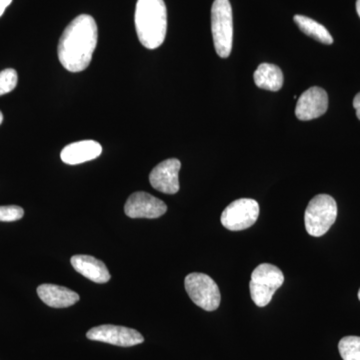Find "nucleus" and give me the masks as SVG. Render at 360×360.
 <instances>
[{"label":"nucleus","mask_w":360,"mask_h":360,"mask_svg":"<svg viewBox=\"0 0 360 360\" xmlns=\"http://www.w3.org/2000/svg\"><path fill=\"white\" fill-rule=\"evenodd\" d=\"M97 37V25L92 16L82 14L71 21L58 42L61 65L71 72L86 70L96 49Z\"/></svg>","instance_id":"nucleus-1"},{"label":"nucleus","mask_w":360,"mask_h":360,"mask_svg":"<svg viewBox=\"0 0 360 360\" xmlns=\"http://www.w3.org/2000/svg\"><path fill=\"white\" fill-rule=\"evenodd\" d=\"M135 30L139 41L155 49L165 41L167 30V11L163 0H139L135 8Z\"/></svg>","instance_id":"nucleus-2"},{"label":"nucleus","mask_w":360,"mask_h":360,"mask_svg":"<svg viewBox=\"0 0 360 360\" xmlns=\"http://www.w3.org/2000/svg\"><path fill=\"white\" fill-rule=\"evenodd\" d=\"M212 32L215 51L221 58H229L233 44V18L229 0H214L213 2Z\"/></svg>","instance_id":"nucleus-3"},{"label":"nucleus","mask_w":360,"mask_h":360,"mask_svg":"<svg viewBox=\"0 0 360 360\" xmlns=\"http://www.w3.org/2000/svg\"><path fill=\"white\" fill-rule=\"evenodd\" d=\"M338 217V205L333 196L319 194L309 201L305 210V229L314 238L324 236Z\"/></svg>","instance_id":"nucleus-4"},{"label":"nucleus","mask_w":360,"mask_h":360,"mask_svg":"<svg viewBox=\"0 0 360 360\" xmlns=\"http://www.w3.org/2000/svg\"><path fill=\"white\" fill-rule=\"evenodd\" d=\"M283 271L274 264L258 265L251 274L250 295L253 302L259 307H266L276 291L283 285Z\"/></svg>","instance_id":"nucleus-5"},{"label":"nucleus","mask_w":360,"mask_h":360,"mask_svg":"<svg viewBox=\"0 0 360 360\" xmlns=\"http://www.w3.org/2000/svg\"><path fill=\"white\" fill-rule=\"evenodd\" d=\"M184 285L187 295L200 309L206 311L219 309L221 295L219 286L212 277L207 274L193 272L186 277Z\"/></svg>","instance_id":"nucleus-6"},{"label":"nucleus","mask_w":360,"mask_h":360,"mask_svg":"<svg viewBox=\"0 0 360 360\" xmlns=\"http://www.w3.org/2000/svg\"><path fill=\"white\" fill-rule=\"evenodd\" d=\"M259 205L251 198H239L227 206L221 214V224L231 231H245L257 222Z\"/></svg>","instance_id":"nucleus-7"},{"label":"nucleus","mask_w":360,"mask_h":360,"mask_svg":"<svg viewBox=\"0 0 360 360\" xmlns=\"http://www.w3.org/2000/svg\"><path fill=\"white\" fill-rule=\"evenodd\" d=\"M86 336L90 340L101 341L122 347H134L144 341L141 333L135 329L112 324H104L91 328L86 333Z\"/></svg>","instance_id":"nucleus-8"},{"label":"nucleus","mask_w":360,"mask_h":360,"mask_svg":"<svg viewBox=\"0 0 360 360\" xmlns=\"http://www.w3.org/2000/svg\"><path fill=\"white\" fill-rule=\"evenodd\" d=\"M167 212V206L160 198L143 191L129 196L124 212L130 219H158Z\"/></svg>","instance_id":"nucleus-9"},{"label":"nucleus","mask_w":360,"mask_h":360,"mask_svg":"<svg viewBox=\"0 0 360 360\" xmlns=\"http://www.w3.org/2000/svg\"><path fill=\"white\" fill-rule=\"evenodd\" d=\"M328 108V96L321 87L312 86L303 92L296 103V117L302 122L321 117Z\"/></svg>","instance_id":"nucleus-10"},{"label":"nucleus","mask_w":360,"mask_h":360,"mask_svg":"<svg viewBox=\"0 0 360 360\" xmlns=\"http://www.w3.org/2000/svg\"><path fill=\"white\" fill-rule=\"evenodd\" d=\"M181 163L176 158L160 162L149 174L151 186L162 193L175 194L179 191V174Z\"/></svg>","instance_id":"nucleus-11"},{"label":"nucleus","mask_w":360,"mask_h":360,"mask_svg":"<svg viewBox=\"0 0 360 360\" xmlns=\"http://www.w3.org/2000/svg\"><path fill=\"white\" fill-rule=\"evenodd\" d=\"M103 148L94 141H82L68 144L61 151V160L66 165H75L94 160L101 156Z\"/></svg>","instance_id":"nucleus-12"},{"label":"nucleus","mask_w":360,"mask_h":360,"mask_svg":"<svg viewBox=\"0 0 360 360\" xmlns=\"http://www.w3.org/2000/svg\"><path fill=\"white\" fill-rule=\"evenodd\" d=\"M40 300L53 309H65L79 302L80 297L75 291L56 284H41L37 288Z\"/></svg>","instance_id":"nucleus-13"},{"label":"nucleus","mask_w":360,"mask_h":360,"mask_svg":"<svg viewBox=\"0 0 360 360\" xmlns=\"http://www.w3.org/2000/svg\"><path fill=\"white\" fill-rule=\"evenodd\" d=\"M73 269L82 276L96 283H106L110 281V274L108 267L101 260L90 255H75L71 257Z\"/></svg>","instance_id":"nucleus-14"},{"label":"nucleus","mask_w":360,"mask_h":360,"mask_svg":"<svg viewBox=\"0 0 360 360\" xmlns=\"http://www.w3.org/2000/svg\"><path fill=\"white\" fill-rule=\"evenodd\" d=\"M255 84L259 89L278 91L283 85V71L271 63H262L255 70Z\"/></svg>","instance_id":"nucleus-15"},{"label":"nucleus","mask_w":360,"mask_h":360,"mask_svg":"<svg viewBox=\"0 0 360 360\" xmlns=\"http://www.w3.org/2000/svg\"><path fill=\"white\" fill-rule=\"evenodd\" d=\"M295 21L304 34L323 44H333V39L328 30L321 23L304 15L295 16Z\"/></svg>","instance_id":"nucleus-16"},{"label":"nucleus","mask_w":360,"mask_h":360,"mask_svg":"<svg viewBox=\"0 0 360 360\" xmlns=\"http://www.w3.org/2000/svg\"><path fill=\"white\" fill-rule=\"evenodd\" d=\"M343 360H360L359 336H345L338 345Z\"/></svg>","instance_id":"nucleus-17"},{"label":"nucleus","mask_w":360,"mask_h":360,"mask_svg":"<svg viewBox=\"0 0 360 360\" xmlns=\"http://www.w3.org/2000/svg\"><path fill=\"white\" fill-rule=\"evenodd\" d=\"M18 72L13 68H7L0 72V96L13 91L18 84Z\"/></svg>","instance_id":"nucleus-18"},{"label":"nucleus","mask_w":360,"mask_h":360,"mask_svg":"<svg viewBox=\"0 0 360 360\" xmlns=\"http://www.w3.org/2000/svg\"><path fill=\"white\" fill-rule=\"evenodd\" d=\"M25 210L20 206H0V221L13 222L22 219Z\"/></svg>","instance_id":"nucleus-19"},{"label":"nucleus","mask_w":360,"mask_h":360,"mask_svg":"<svg viewBox=\"0 0 360 360\" xmlns=\"http://www.w3.org/2000/svg\"><path fill=\"white\" fill-rule=\"evenodd\" d=\"M354 108L356 110L357 118L360 120V92L355 96L354 99Z\"/></svg>","instance_id":"nucleus-20"},{"label":"nucleus","mask_w":360,"mask_h":360,"mask_svg":"<svg viewBox=\"0 0 360 360\" xmlns=\"http://www.w3.org/2000/svg\"><path fill=\"white\" fill-rule=\"evenodd\" d=\"M13 0H0V16L6 11V7L11 4Z\"/></svg>","instance_id":"nucleus-21"},{"label":"nucleus","mask_w":360,"mask_h":360,"mask_svg":"<svg viewBox=\"0 0 360 360\" xmlns=\"http://www.w3.org/2000/svg\"><path fill=\"white\" fill-rule=\"evenodd\" d=\"M356 11L360 18V0H357L356 1Z\"/></svg>","instance_id":"nucleus-22"},{"label":"nucleus","mask_w":360,"mask_h":360,"mask_svg":"<svg viewBox=\"0 0 360 360\" xmlns=\"http://www.w3.org/2000/svg\"><path fill=\"white\" fill-rule=\"evenodd\" d=\"M2 122H4V115H2L1 111H0V124H1Z\"/></svg>","instance_id":"nucleus-23"},{"label":"nucleus","mask_w":360,"mask_h":360,"mask_svg":"<svg viewBox=\"0 0 360 360\" xmlns=\"http://www.w3.org/2000/svg\"><path fill=\"white\" fill-rule=\"evenodd\" d=\"M359 300H360V290L359 291Z\"/></svg>","instance_id":"nucleus-24"}]
</instances>
